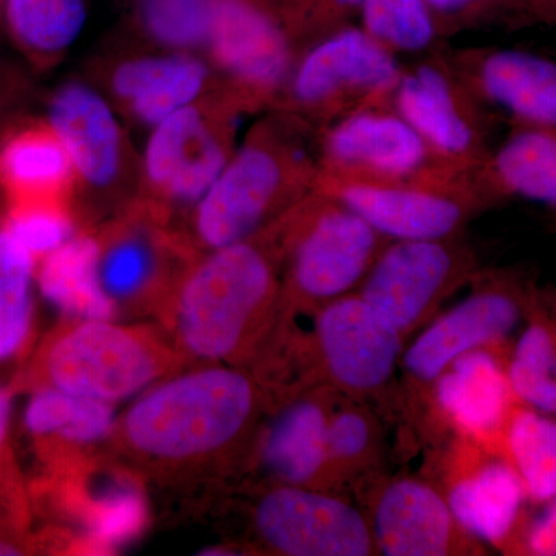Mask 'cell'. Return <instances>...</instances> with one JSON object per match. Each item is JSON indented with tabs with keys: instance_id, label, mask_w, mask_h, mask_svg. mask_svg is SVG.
Here are the masks:
<instances>
[{
	"instance_id": "obj_24",
	"label": "cell",
	"mask_w": 556,
	"mask_h": 556,
	"mask_svg": "<svg viewBox=\"0 0 556 556\" xmlns=\"http://www.w3.org/2000/svg\"><path fill=\"white\" fill-rule=\"evenodd\" d=\"M137 222L124 223L100 241L102 287L113 300L134 299L153 287L161 274L166 237L155 223L163 219L135 199Z\"/></svg>"
},
{
	"instance_id": "obj_36",
	"label": "cell",
	"mask_w": 556,
	"mask_h": 556,
	"mask_svg": "<svg viewBox=\"0 0 556 556\" xmlns=\"http://www.w3.org/2000/svg\"><path fill=\"white\" fill-rule=\"evenodd\" d=\"M365 0H278V11L289 38L300 51L351 25Z\"/></svg>"
},
{
	"instance_id": "obj_5",
	"label": "cell",
	"mask_w": 556,
	"mask_h": 556,
	"mask_svg": "<svg viewBox=\"0 0 556 556\" xmlns=\"http://www.w3.org/2000/svg\"><path fill=\"white\" fill-rule=\"evenodd\" d=\"M402 72L396 54L364 28L348 25L300 51L270 110L287 113L318 137L353 113L391 105Z\"/></svg>"
},
{
	"instance_id": "obj_25",
	"label": "cell",
	"mask_w": 556,
	"mask_h": 556,
	"mask_svg": "<svg viewBox=\"0 0 556 556\" xmlns=\"http://www.w3.org/2000/svg\"><path fill=\"white\" fill-rule=\"evenodd\" d=\"M43 298L83 320H110L115 300L102 287L100 241L75 236L47 255L39 274Z\"/></svg>"
},
{
	"instance_id": "obj_41",
	"label": "cell",
	"mask_w": 556,
	"mask_h": 556,
	"mask_svg": "<svg viewBox=\"0 0 556 556\" xmlns=\"http://www.w3.org/2000/svg\"><path fill=\"white\" fill-rule=\"evenodd\" d=\"M533 16L536 17L538 25L556 30V0H525Z\"/></svg>"
},
{
	"instance_id": "obj_22",
	"label": "cell",
	"mask_w": 556,
	"mask_h": 556,
	"mask_svg": "<svg viewBox=\"0 0 556 556\" xmlns=\"http://www.w3.org/2000/svg\"><path fill=\"white\" fill-rule=\"evenodd\" d=\"M334 402L303 397L287 405L270 424L262 456L283 485L338 490L328 460V420Z\"/></svg>"
},
{
	"instance_id": "obj_10",
	"label": "cell",
	"mask_w": 556,
	"mask_h": 556,
	"mask_svg": "<svg viewBox=\"0 0 556 556\" xmlns=\"http://www.w3.org/2000/svg\"><path fill=\"white\" fill-rule=\"evenodd\" d=\"M316 190L353 208L390 241L459 237L471 218L493 207L479 174L448 181L409 182L320 177Z\"/></svg>"
},
{
	"instance_id": "obj_15",
	"label": "cell",
	"mask_w": 556,
	"mask_h": 556,
	"mask_svg": "<svg viewBox=\"0 0 556 556\" xmlns=\"http://www.w3.org/2000/svg\"><path fill=\"white\" fill-rule=\"evenodd\" d=\"M314 350L332 390L364 399L387 387L401 365L405 339L358 292L314 314Z\"/></svg>"
},
{
	"instance_id": "obj_20",
	"label": "cell",
	"mask_w": 556,
	"mask_h": 556,
	"mask_svg": "<svg viewBox=\"0 0 556 556\" xmlns=\"http://www.w3.org/2000/svg\"><path fill=\"white\" fill-rule=\"evenodd\" d=\"M445 54L486 108L506 113L511 124L556 127L554 58L503 47H466Z\"/></svg>"
},
{
	"instance_id": "obj_43",
	"label": "cell",
	"mask_w": 556,
	"mask_h": 556,
	"mask_svg": "<svg viewBox=\"0 0 556 556\" xmlns=\"http://www.w3.org/2000/svg\"><path fill=\"white\" fill-rule=\"evenodd\" d=\"M0 555H17V552L13 547L7 546V544H0Z\"/></svg>"
},
{
	"instance_id": "obj_12",
	"label": "cell",
	"mask_w": 556,
	"mask_h": 556,
	"mask_svg": "<svg viewBox=\"0 0 556 556\" xmlns=\"http://www.w3.org/2000/svg\"><path fill=\"white\" fill-rule=\"evenodd\" d=\"M318 163V178L362 182L448 181L479 174L441 163L391 105L361 110L321 131Z\"/></svg>"
},
{
	"instance_id": "obj_14",
	"label": "cell",
	"mask_w": 556,
	"mask_h": 556,
	"mask_svg": "<svg viewBox=\"0 0 556 556\" xmlns=\"http://www.w3.org/2000/svg\"><path fill=\"white\" fill-rule=\"evenodd\" d=\"M163 368L159 348L146 336L110 320H84L47 357L53 387L109 404L144 390Z\"/></svg>"
},
{
	"instance_id": "obj_4",
	"label": "cell",
	"mask_w": 556,
	"mask_h": 556,
	"mask_svg": "<svg viewBox=\"0 0 556 556\" xmlns=\"http://www.w3.org/2000/svg\"><path fill=\"white\" fill-rule=\"evenodd\" d=\"M281 299L316 313L354 294L390 240L353 208L314 190L283 217Z\"/></svg>"
},
{
	"instance_id": "obj_18",
	"label": "cell",
	"mask_w": 556,
	"mask_h": 556,
	"mask_svg": "<svg viewBox=\"0 0 556 556\" xmlns=\"http://www.w3.org/2000/svg\"><path fill=\"white\" fill-rule=\"evenodd\" d=\"M463 438L466 444L456 450L444 492L456 521L479 543L522 555L529 521L521 478L506 456Z\"/></svg>"
},
{
	"instance_id": "obj_7",
	"label": "cell",
	"mask_w": 556,
	"mask_h": 556,
	"mask_svg": "<svg viewBox=\"0 0 556 556\" xmlns=\"http://www.w3.org/2000/svg\"><path fill=\"white\" fill-rule=\"evenodd\" d=\"M204 56L241 112L262 115L277 104L299 53L278 0H218Z\"/></svg>"
},
{
	"instance_id": "obj_26",
	"label": "cell",
	"mask_w": 556,
	"mask_h": 556,
	"mask_svg": "<svg viewBox=\"0 0 556 556\" xmlns=\"http://www.w3.org/2000/svg\"><path fill=\"white\" fill-rule=\"evenodd\" d=\"M546 313L536 288L527 309L529 324L508 353L507 378L521 404L556 417V321Z\"/></svg>"
},
{
	"instance_id": "obj_9",
	"label": "cell",
	"mask_w": 556,
	"mask_h": 556,
	"mask_svg": "<svg viewBox=\"0 0 556 556\" xmlns=\"http://www.w3.org/2000/svg\"><path fill=\"white\" fill-rule=\"evenodd\" d=\"M473 285L468 298L427 324L404 350L401 365L409 382L431 387L457 357L479 348L511 350L507 340L527 316L535 285L511 269H481Z\"/></svg>"
},
{
	"instance_id": "obj_2",
	"label": "cell",
	"mask_w": 556,
	"mask_h": 556,
	"mask_svg": "<svg viewBox=\"0 0 556 556\" xmlns=\"http://www.w3.org/2000/svg\"><path fill=\"white\" fill-rule=\"evenodd\" d=\"M283 217L251 239L212 249L186 274L178 294V332L193 356H237L265 327L281 299Z\"/></svg>"
},
{
	"instance_id": "obj_32",
	"label": "cell",
	"mask_w": 556,
	"mask_h": 556,
	"mask_svg": "<svg viewBox=\"0 0 556 556\" xmlns=\"http://www.w3.org/2000/svg\"><path fill=\"white\" fill-rule=\"evenodd\" d=\"M33 257L9 228L0 230V361L20 350L30 329Z\"/></svg>"
},
{
	"instance_id": "obj_29",
	"label": "cell",
	"mask_w": 556,
	"mask_h": 556,
	"mask_svg": "<svg viewBox=\"0 0 556 556\" xmlns=\"http://www.w3.org/2000/svg\"><path fill=\"white\" fill-rule=\"evenodd\" d=\"M218 0H124L138 38L161 50L204 53Z\"/></svg>"
},
{
	"instance_id": "obj_28",
	"label": "cell",
	"mask_w": 556,
	"mask_h": 556,
	"mask_svg": "<svg viewBox=\"0 0 556 556\" xmlns=\"http://www.w3.org/2000/svg\"><path fill=\"white\" fill-rule=\"evenodd\" d=\"M503 455L517 470L527 501L547 504L556 497V417L519 404L508 420Z\"/></svg>"
},
{
	"instance_id": "obj_37",
	"label": "cell",
	"mask_w": 556,
	"mask_h": 556,
	"mask_svg": "<svg viewBox=\"0 0 556 556\" xmlns=\"http://www.w3.org/2000/svg\"><path fill=\"white\" fill-rule=\"evenodd\" d=\"M9 229L33 255L46 257L75 237L72 219L53 203L24 208L11 219Z\"/></svg>"
},
{
	"instance_id": "obj_3",
	"label": "cell",
	"mask_w": 556,
	"mask_h": 556,
	"mask_svg": "<svg viewBox=\"0 0 556 556\" xmlns=\"http://www.w3.org/2000/svg\"><path fill=\"white\" fill-rule=\"evenodd\" d=\"M258 390L239 369L179 376L139 397L124 419L131 448L156 459H190L225 448L251 426Z\"/></svg>"
},
{
	"instance_id": "obj_8",
	"label": "cell",
	"mask_w": 556,
	"mask_h": 556,
	"mask_svg": "<svg viewBox=\"0 0 556 556\" xmlns=\"http://www.w3.org/2000/svg\"><path fill=\"white\" fill-rule=\"evenodd\" d=\"M391 108L450 167L479 172L492 152V109L457 75L442 47L404 67Z\"/></svg>"
},
{
	"instance_id": "obj_42",
	"label": "cell",
	"mask_w": 556,
	"mask_h": 556,
	"mask_svg": "<svg viewBox=\"0 0 556 556\" xmlns=\"http://www.w3.org/2000/svg\"><path fill=\"white\" fill-rule=\"evenodd\" d=\"M10 419V396L7 391L0 390V444L5 437L7 426Z\"/></svg>"
},
{
	"instance_id": "obj_16",
	"label": "cell",
	"mask_w": 556,
	"mask_h": 556,
	"mask_svg": "<svg viewBox=\"0 0 556 556\" xmlns=\"http://www.w3.org/2000/svg\"><path fill=\"white\" fill-rule=\"evenodd\" d=\"M254 525L280 555H378L365 511L331 490L281 484L258 501Z\"/></svg>"
},
{
	"instance_id": "obj_30",
	"label": "cell",
	"mask_w": 556,
	"mask_h": 556,
	"mask_svg": "<svg viewBox=\"0 0 556 556\" xmlns=\"http://www.w3.org/2000/svg\"><path fill=\"white\" fill-rule=\"evenodd\" d=\"M7 21L14 38L31 53L54 58L67 53L87 21L86 0H7Z\"/></svg>"
},
{
	"instance_id": "obj_38",
	"label": "cell",
	"mask_w": 556,
	"mask_h": 556,
	"mask_svg": "<svg viewBox=\"0 0 556 556\" xmlns=\"http://www.w3.org/2000/svg\"><path fill=\"white\" fill-rule=\"evenodd\" d=\"M76 394L60 388L39 391L28 404L25 422L35 434H61L75 412Z\"/></svg>"
},
{
	"instance_id": "obj_1",
	"label": "cell",
	"mask_w": 556,
	"mask_h": 556,
	"mask_svg": "<svg viewBox=\"0 0 556 556\" xmlns=\"http://www.w3.org/2000/svg\"><path fill=\"white\" fill-rule=\"evenodd\" d=\"M318 175L317 135L287 113H262L190 211L197 243L212 251L251 239L313 193Z\"/></svg>"
},
{
	"instance_id": "obj_6",
	"label": "cell",
	"mask_w": 556,
	"mask_h": 556,
	"mask_svg": "<svg viewBox=\"0 0 556 556\" xmlns=\"http://www.w3.org/2000/svg\"><path fill=\"white\" fill-rule=\"evenodd\" d=\"M244 113L219 87L150 129L135 199L161 218L192 211L225 169Z\"/></svg>"
},
{
	"instance_id": "obj_13",
	"label": "cell",
	"mask_w": 556,
	"mask_h": 556,
	"mask_svg": "<svg viewBox=\"0 0 556 556\" xmlns=\"http://www.w3.org/2000/svg\"><path fill=\"white\" fill-rule=\"evenodd\" d=\"M49 121L83 195L112 199L138 190L139 159L104 91L84 80L64 84L51 98Z\"/></svg>"
},
{
	"instance_id": "obj_39",
	"label": "cell",
	"mask_w": 556,
	"mask_h": 556,
	"mask_svg": "<svg viewBox=\"0 0 556 556\" xmlns=\"http://www.w3.org/2000/svg\"><path fill=\"white\" fill-rule=\"evenodd\" d=\"M115 424L112 404L98 399L76 396L75 412L60 437L76 444H90L109 437Z\"/></svg>"
},
{
	"instance_id": "obj_33",
	"label": "cell",
	"mask_w": 556,
	"mask_h": 556,
	"mask_svg": "<svg viewBox=\"0 0 556 556\" xmlns=\"http://www.w3.org/2000/svg\"><path fill=\"white\" fill-rule=\"evenodd\" d=\"M361 17V27L396 56L441 47L426 0H365Z\"/></svg>"
},
{
	"instance_id": "obj_21",
	"label": "cell",
	"mask_w": 556,
	"mask_h": 556,
	"mask_svg": "<svg viewBox=\"0 0 556 556\" xmlns=\"http://www.w3.org/2000/svg\"><path fill=\"white\" fill-rule=\"evenodd\" d=\"M508 353L496 348L470 351L457 357L431 386L445 419L463 437L501 455L508 420L521 404L508 382Z\"/></svg>"
},
{
	"instance_id": "obj_11",
	"label": "cell",
	"mask_w": 556,
	"mask_h": 556,
	"mask_svg": "<svg viewBox=\"0 0 556 556\" xmlns=\"http://www.w3.org/2000/svg\"><path fill=\"white\" fill-rule=\"evenodd\" d=\"M479 270L477 254L460 236L390 241L357 292L407 339Z\"/></svg>"
},
{
	"instance_id": "obj_27",
	"label": "cell",
	"mask_w": 556,
	"mask_h": 556,
	"mask_svg": "<svg viewBox=\"0 0 556 556\" xmlns=\"http://www.w3.org/2000/svg\"><path fill=\"white\" fill-rule=\"evenodd\" d=\"M0 178L22 195L61 200L75 188L67 150L51 127L16 135L0 152Z\"/></svg>"
},
{
	"instance_id": "obj_40",
	"label": "cell",
	"mask_w": 556,
	"mask_h": 556,
	"mask_svg": "<svg viewBox=\"0 0 556 556\" xmlns=\"http://www.w3.org/2000/svg\"><path fill=\"white\" fill-rule=\"evenodd\" d=\"M522 555L556 556V497L546 510L527 525Z\"/></svg>"
},
{
	"instance_id": "obj_34",
	"label": "cell",
	"mask_w": 556,
	"mask_h": 556,
	"mask_svg": "<svg viewBox=\"0 0 556 556\" xmlns=\"http://www.w3.org/2000/svg\"><path fill=\"white\" fill-rule=\"evenodd\" d=\"M439 42L466 31L525 30L536 17L525 0H426Z\"/></svg>"
},
{
	"instance_id": "obj_35",
	"label": "cell",
	"mask_w": 556,
	"mask_h": 556,
	"mask_svg": "<svg viewBox=\"0 0 556 556\" xmlns=\"http://www.w3.org/2000/svg\"><path fill=\"white\" fill-rule=\"evenodd\" d=\"M148 504L129 481H113L91 496L87 527L91 543L102 551L123 546L144 529Z\"/></svg>"
},
{
	"instance_id": "obj_19",
	"label": "cell",
	"mask_w": 556,
	"mask_h": 556,
	"mask_svg": "<svg viewBox=\"0 0 556 556\" xmlns=\"http://www.w3.org/2000/svg\"><path fill=\"white\" fill-rule=\"evenodd\" d=\"M367 515L378 555H479L481 544L456 521L444 492L416 478L383 482Z\"/></svg>"
},
{
	"instance_id": "obj_17",
	"label": "cell",
	"mask_w": 556,
	"mask_h": 556,
	"mask_svg": "<svg viewBox=\"0 0 556 556\" xmlns=\"http://www.w3.org/2000/svg\"><path fill=\"white\" fill-rule=\"evenodd\" d=\"M101 84L121 118L149 130L218 87L204 54L153 47L105 62Z\"/></svg>"
},
{
	"instance_id": "obj_31",
	"label": "cell",
	"mask_w": 556,
	"mask_h": 556,
	"mask_svg": "<svg viewBox=\"0 0 556 556\" xmlns=\"http://www.w3.org/2000/svg\"><path fill=\"white\" fill-rule=\"evenodd\" d=\"M380 441L378 419L367 407L358 402L332 407L328 420V460L338 489L371 471L378 463Z\"/></svg>"
},
{
	"instance_id": "obj_23",
	"label": "cell",
	"mask_w": 556,
	"mask_h": 556,
	"mask_svg": "<svg viewBox=\"0 0 556 556\" xmlns=\"http://www.w3.org/2000/svg\"><path fill=\"white\" fill-rule=\"evenodd\" d=\"M479 179L493 206L522 200L556 211V127L511 124Z\"/></svg>"
}]
</instances>
